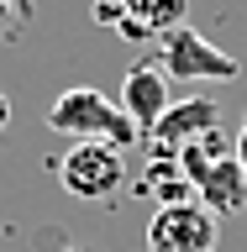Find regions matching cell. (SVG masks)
Masks as SVG:
<instances>
[{
    "instance_id": "1",
    "label": "cell",
    "mask_w": 247,
    "mask_h": 252,
    "mask_svg": "<svg viewBox=\"0 0 247 252\" xmlns=\"http://www.w3.org/2000/svg\"><path fill=\"white\" fill-rule=\"evenodd\" d=\"M179 168H184L195 200L211 210V216H242L247 210V173L237 163L226 131H211V137L179 147Z\"/></svg>"
},
{
    "instance_id": "2",
    "label": "cell",
    "mask_w": 247,
    "mask_h": 252,
    "mask_svg": "<svg viewBox=\"0 0 247 252\" xmlns=\"http://www.w3.org/2000/svg\"><path fill=\"white\" fill-rule=\"evenodd\" d=\"M47 126L63 131V137H74V142H110V147H132L142 137L137 126H132V116L121 110V100H110V94L90 90V84L63 90L47 105Z\"/></svg>"
},
{
    "instance_id": "3",
    "label": "cell",
    "mask_w": 247,
    "mask_h": 252,
    "mask_svg": "<svg viewBox=\"0 0 247 252\" xmlns=\"http://www.w3.org/2000/svg\"><path fill=\"white\" fill-rule=\"evenodd\" d=\"M158 68L169 79H189V84H232L242 74V63L221 53L216 42H205L195 27H174L158 37Z\"/></svg>"
},
{
    "instance_id": "4",
    "label": "cell",
    "mask_w": 247,
    "mask_h": 252,
    "mask_svg": "<svg viewBox=\"0 0 247 252\" xmlns=\"http://www.w3.org/2000/svg\"><path fill=\"white\" fill-rule=\"evenodd\" d=\"M58 184L74 200H106L126 184V158L110 142H74L58 158Z\"/></svg>"
},
{
    "instance_id": "5",
    "label": "cell",
    "mask_w": 247,
    "mask_h": 252,
    "mask_svg": "<svg viewBox=\"0 0 247 252\" xmlns=\"http://www.w3.org/2000/svg\"><path fill=\"white\" fill-rule=\"evenodd\" d=\"M216 247H221V226L200 200L158 205L147 220V252H216Z\"/></svg>"
},
{
    "instance_id": "6",
    "label": "cell",
    "mask_w": 247,
    "mask_h": 252,
    "mask_svg": "<svg viewBox=\"0 0 247 252\" xmlns=\"http://www.w3.org/2000/svg\"><path fill=\"white\" fill-rule=\"evenodd\" d=\"M116 100H121V110L132 116V126L147 137V131L163 121V110L174 105L169 74L158 68V58H153V63H132V68H126V79H121V94H116Z\"/></svg>"
},
{
    "instance_id": "7",
    "label": "cell",
    "mask_w": 247,
    "mask_h": 252,
    "mask_svg": "<svg viewBox=\"0 0 247 252\" xmlns=\"http://www.w3.org/2000/svg\"><path fill=\"white\" fill-rule=\"evenodd\" d=\"M211 131H221V105L205 100V94H195V100H179V105L163 110V121L147 131V142H153L158 153H179V147L211 137Z\"/></svg>"
},
{
    "instance_id": "8",
    "label": "cell",
    "mask_w": 247,
    "mask_h": 252,
    "mask_svg": "<svg viewBox=\"0 0 247 252\" xmlns=\"http://www.w3.org/2000/svg\"><path fill=\"white\" fill-rule=\"evenodd\" d=\"M184 16H189V0H121V27L126 37H163V32L174 27H184Z\"/></svg>"
},
{
    "instance_id": "9",
    "label": "cell",
    "mask_w": 247,
    "mask_h": 252,
    "mask_svg": "<svg viewBox=\"0 0 247 252\" xmlns=\"http://www.w3.org/2000/svg\"><path fill=\"white\" fill-rule=\"evenodd\" d=\"M232 153H237V163H242V173H247V116H242V131H237V142H232Z\"/></svg>"
},
{
    "instance_id": "10",
    "label": "cell",
    "mask_w": 247,
    "mask_h": 252,
    "mask_svg": "<svg viewBox=\"0 0 247 252\" xmlns=\"http://www.w3.org/2000/svg\"><path fill=\"white\" fill-rule=\"evenodd\" d=\"M16 11H21V5H16V0H0V32L11 27V16H16Z\"/></svg>"
},
{
    "instance_id": "11",
    "label": "cell",
    "mask_w": 247,
    "mask_h": 252,
    "mask_svg": "<svg viewBox=\"0 0 247 252\" xmlns=\"http://www.w3.org/2000/svg\"><path fill=\"white\" fill-rule=\"evenodd\" d=\"M5 121H11V100L0 94V131H5Z\"/></svg>"
}]
</instances>
